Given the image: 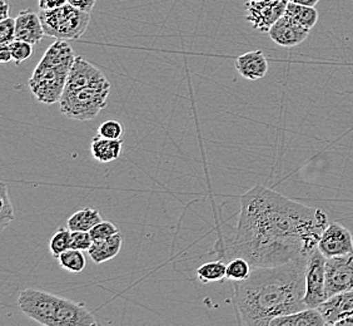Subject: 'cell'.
Segmentation results:
<instances>
[{
    "label": "cell",
    "mask_w": 353,
    "mask_h": 326,
    "mask_svg": "<svg viewBox=\"0 0 353 326\" xmlns=\"http://www.w3.org/2000/svg\"><path fill=\"white\" fill-rule=\"evenodd\" d=\"M328 224L326 212L319 207L254 186L241 196L237 227L222 249L223 258H245L252 269L282 265L310 255Z\"/></svg>",
    "instance_id": "6da1fadb"
},
{
    "label": "cell",
    "mask_w": 353,
    "mask_h": 326,
    "mask_svg": "<svg viewBox=\"0 0 353 326\" xmlns=\"http://www.w3.org/2000/svg\"><path fill=\"white\" fill-rule=\"evenodd\" d=\"M308 256L302 255L282 265L253 267L247 279L234 282L238 324L270 326L276 318L306 309Z\"/></svg>",
    "instance_id": "7a4b0ae2"
},
{
    "label": "cell",
    "mask_w": 353,
    "mask_h": 326,
    "mask_svg": "<svg viewBox=\"0 0 353 326\" xmlns=\"http://www.w3.org/2000/svg\"><path fill=\"white\" fill-rule=\"evenodd\" d=\"M18 305L21 313L41 325H98L94 315L84 304L64 299L50 292L26 289L18 298Z\"/></svg>",
    "instance_id": "3957f363"
},
{
    "label": "cell",
    "mask_w": 353,
    "mask_h": 326,
    "mask_svg": "<svg viewBox=\"0 0 353 326\" xmlns=\"http://www.w3.org/2000/svg\"><path fill=\"white\" fill-rule=\"evenodd\" d=\"M75 58L68 41L57 39L48 48L29 78V88L39 102L48 106L59 103Z\"/></svg>",
    "instance_id": "277c9868"
},
{
    "label": "cell",
    "mask_w": 353,
    "mask_h": 326,
    "mask_svg": "<svg viewBox=\"0 0 353 326\" xmlns=\"http://www.w3.org/2000/svg\"><path fill=\"white\" fill-rule=\"evenodd\" d=\"M110 82L65 88L59 101L61 112L75 121H90L107 107Z\"/></svg>",
    "instance_id": "5b68a950"
},
{
    "label": "cell",
    "mask_w": 353,
    "mask_h": 326,
    "mask_svg": "<svg viewBox=\"0 0 353 326\" xmlns=\"http://www.w3.org/2000/svg\"><path fill=\"white\" fill-rule=\"evenodd\" d=\"M41 24L47 37L61 41H77L90 24V13L83 12L70 4L50 10H41Z\"/></svg>",
    "instance_id": "8992f818"
},
{
    "label": "cell",
    "mask_w": 353,
    "mask_h": 326,
    "mask_svg": "<svg viewBox=\"0 0 353 326\" xmlns=\"http://www.w3.org/2000/svg\"><path fill=\"white\" fill-rule=\"evenodd\" d=\"M326 262L327 258L316 247L308 256L306 269V294L305 305L310 309H317L326 301Z\"/></svg>",
    "instance_id": "52a82bcc"
},
{
    "label": "cell",
    "mask_w": 353,
    "mask_h": 326,
    "mask_svg": "<svg viewBox=\"0 0 353 326\" xmlns=\"http://www.w3.org/2000/svg\"><path fill=\"white\" fill-rule=\"evenodd\" d=\"M287 0H247L245 19L259 32H267L285 13Z\"/></svg>",
    "instance_id": "ba28073f"
},
{
    "label": "cell",
    "mask_w": 353,
    "mask_h": 326,
    "mask_svg": "<svg viewBox=\"0 0 353 326\" xmlns=\"http://www.w3.org/2000/svg\"><path fill=\"white\" fill-rule=\"evenodd\" d=\"M353 290V253L327 258V299L340 292Z\"/></svg>",
    "instance_id": "9c48e42d"
},
{
    "label": "cell",
    "mask_w": 353,
    "mask_h": 326,
    "mask_svg": "<svg viewBox=\"0 0 353 326\" xmlns=\"http://www.w3.org/2000/svg\"><path fill=\"white\" fill-rule=\"evenodd\" d=\"M317 249L326 258L353 253L352 232L339 222H330L319 238Z\"/></svg>",
    "instance_id": "30bf717a"
},
{
    "label": "cell",
    "mask_w": 353,
    "mask_h": 326,
    "mask_svg": "<svg viewBox=\"0 0 353 326\" xmlns=\"http://www.w3.org/2000/svg\"><path fill=\"white\" fill-rule=\"evenodd\" d=\"M310 32V29L301 26L297 21H293L291 17L285 14L272 26L268 30V35L276 44L281 47L291 48L299 46L301 43L306 41Z\"/></svg>",
    "instance_id": "8fae6325"
},
{
    "label": "cell",
    "mask_w": 353,
    "mask_h": 326,
    "mask_svg": "<svg viewBox=\"0 0 353 326\" xmlns=\"http://www.w3.org/2000/svg\"><path fill=\"white\" fill-rule=\"evenodd\" d=\"M327 326H337L341 320L353 315V290L336 294L317 307Z\"/></svg>",
    "instance_id": "7c38bea8"
},
{
    "label": "cell",
    "mask_w": 353,
    "mask_h": 326,
    "mask_svg": "<svg viewBox=\"0 0 353 326\" xmlns=\"http://www.w3.org/2000/svg\"><path fill=\"white\" fill-rule=\"evenodd\" d=\"M46 32L39 14L32 10H23L15 18V39L38 44L44 38Z\"/></svg>",
    "instance_id": "4fadbf2b"
},
{
    "label": "cell",
    "mask_w": 353,
    "mask_h": 326,
    "mask_svg": "<svg viewBox=\"0 0 353 326\" xmlns=\"http://www.w3.org/2000/svg\"><path fill=\"white\" fill-rule=\"evenodd\" d=\"M234 66L238 75L248 81H257L265 78L270 64L262 50H252L236 58Z\"/></svg>",
    "instance_id": "5bb4252c"
},
{
    "label": "cell",
    "mask_w": 353,
    "mask_h": 326,
    "mask_svg": "<svg viewBox=\"0 0 353 326\" xmlns=\"http://www.w3.org/2000/svg\"><path fill=\"white\" fill-rule=\"evenodd\" d=\"M123 140H109L97 136L90 143V153L95 161L101 163L113 162L122 155Z\"/></svg>",
    "instance_id": "9a60e30c"
},
{
    "label": "cell",
    "mask_w": 353,
    "mask_h": 326,
    "mask_svg": "<svg viewBox=\"0 0 353 326\" xmlns=\"http://www.w3.org/2000/svg\"><path fill=\"white\" fill-rule=\"evenodd\" d=\"M270 326H327V324L319 309L306 307L296 313L272 320Z\"/></svg>",
    "instance_id": "2e32d148"
},
{
    "label": "cell",
    "mask_w": 353,
    "mask_h": 326,
    "mask_svg": "<svg viewBox=\"0 0 353 326\" xmlns=\"http://www.w3.org/2000/svg\"><path fill=\"white\" fill-rule=\"evenodd\" d=\"M122 233L118 232L114 236L107 238V240L94 241L89 247V256L93 260L94 264L101 265V264H104L109 260L116 258L117 255L122 250Z\"/></svg>",
    "instance_id": "e0dca14e"
},
{
    "label": "cell",
    "mask_w": 353,
    "mask_h": 326,
    "mask_svg": "<svg viewBox=\"0 0 353 326\" xmlns=\"http://www.w3.org/2000/svg\"><path fill=\"white\" fill-rule=\"evenodd\" d=\"M101 221L103 220L99 211L85 207L83 210L77 211L68 218L67 227L70 231H90Z\"/></svg>",
    "instance_id": "ac0fdd59"
},
{
    "label": "cell",
    "mask_w": 353,
    "mask_h": 326,
    "mask_svg": "<svg viewBox=\"0 0 353 326\" xmlns=\"http://www.w3.org/2000/svg\"><path fill=\"white\" fill-rule=\"evenodd\" d=\"M285 14L310 30L313 29L319 21V12L316 7H308L288 1Z\"/></svg>",
    "instance_id": "d6986e66"
},
{
    "label": "cell",
    "mask_w": 353,
    "mask_h": 326,
    "mask_svg": "<svg viewBox=\"0 0 353 326\" xmlns=\"http://www.w3.org/2000/svg\"><path fill=\"white\" fill-rule=\"evenodd\" d=\"M197 278L203 284L219 282L227 280V264L223 260L205 262L198 267Z\"/></svg>",
    "instance_id": "ffe728a7"
},
{
    "label": "cell",
    "mask_w": 353,
    "mask_h": 326,
    "mask_svg": "<svg viewBox=\"0 0 353 326\" xmlns=\"http://www.w3.org/2000/svg\"><path fill=\"white\" fill-rule=\"evenodd\" d=\"M58 260L61 267L73 274L82 272L87 266V258L83 251L75 249H69L67 251L63 252Z\"/></svg>",
    "instance_id": "44dd1931"
},
{
    "label": "cell",
    "mask_w": 353,
    "mask_h": 326,
    "mask_svg": "<svg viewBox=\"0 0 353 326\" xmlns=\"http://www.w3.org/2000/svg\"><path fill=\"white\" fill-rule=\"evenodd\" d=\"M70 244H72V231L68 227L67 229L61 227L58 229L49 240V251L52 252L54 258H58L63 252L70 249Z\"/></svg>",
    "instance_id": "7402d4cb"
},
{
    "label": "cell",
    "mask_w": 353,
    "mask_h": 326,
    "mask_svg": "<svg viewBox=\"0 0 353 326\" xmlns=\"http://www.w3.org/2000/svg\"><path fill=\"white\" fill-rule=\"evenodd\" d=\"M252 266L247 260L242 258H231L227 262V280L243 281L251 275Z\"/></svg>",
    "instance_id": "603a6c76"
},
{
    "label": "cell",
    "mask_w": 353,
    "mask_h": 326,
    "mask_svg": "<svg viewBox=\"0 0 353 326\" xmlns=\"http://www.w3.org/2000/svg\"><path fill=\"white\" fill-rule=\"evenodd\" d=\"M0 186H1V192H0V229L3 231L14 221V209L12 201H10V196L8 193L7 186H6V184H1Z\"/></svg>",
    "instance_id": "cb8c5ba5"
},
{
    "label": "cell",
    "mask_w": 353,
    "mask_h": 326,
    "mask_svg": "<svg viewBox=\"0 0 353 326\" xmlns=\"http://www.w3.org/2000/svg\"><path fill=\"white\" fill-rule=\"evenodd\" d=\"M9 47H10L13 61H15L17 66H21L23 61H27L33 55V44H30L28 41L15 39L9 44Z\"/></svg>",
    "instance_id": "d4e9b609"
},
{
    "label": "cell",
    "mask_w": 353,
    "mask_h": 326,
    "mask_svg": "<svg viewBox=\"0 0 353 326\" xmlns=\"http://www.w3.org/2000/svg\"><path fill=\"white\" fill-rule=\"evenodd\" d=\"M89 232H90V236L94 242V241H102V240L112 238L119 231H118L116 224H112L109 221H101L99 224H95L94 227Z\"/></svg>",
    "instance_id": "484cf974"
},
{
    "label": "cell",
    "mask_w": 353,
    "mask_h": 326,
    "mask_svg": "<svg viewBox=\"0 0 353 326\" xmlns=\"http://www.w3.org/2000/svg\"><path fill=\"white\" fill-rule=\"evenodd\" d=\"M98 135L109 140H122L123 124L114 119H109L103 122L98 128Z\"/></svg>",
    "instance_id": "4316f807"
},
{
    "label": "cell",
    "mask_w": 353,
    "mask_h": 326,
    "mask_svg": "<svg viewBox=\"0 0 353 326\" xmlns=\"http://www.w3.org/2000/svg\"><path fill=\"white\" fill-rule=\"evenodd\" d=\"M93 244V238L89 231H72V244L70 249L88 251L89 247Z\"/></svg>",
    "instance_id": "83f0119b"
},
{
    "label": "cell",
    "mask_w": 353,
    "mask_h": 326,
    "mask_svg": "<svg viewBox=\"0 0 353 326\" xmlns=\"http://www.w3.org/2000/svg\"><path fill=\"white\" fill-rule=\"evenodd\" d=\"M15 41V19L7 18L0 21V46L10 44Z\"/></svg>",
    "instance_id": "f1b7e54d"
},
{
    "label": "cell",
    "mask_w": 353,
    "mask_h": 326,
    "mask_svg": "<svg viewBox=\"0 0 353 326\" xmlns=\"http://www.w3.org/2000/svg\"><path fill=\"white\" fill-rule=\"evenodd\" d=\"M95 1L97 0H68L70 6L78 8L83 12H88V13H92V10L94 9Z\"/></svg>",
    "instance_id": "f546056e"
},
{
    "label": "cell",
    "mask_w": 353,
    "mask_h": 326,
    "mask_svg": "<svg viewBox=\"0 0 353 326\" xmlns=\"http://www.w3.org/2000/svg\"><path fill=\"white\" fill-rule=\"evenodd\" d=\"M38 4L41 10H50L68 4V0H39Z\"/></svg>",
    "instance_id": "4dcf8cb0"
},
{
    "label": "cell",
    "mask_w": 353,
    "mask_h": 326,
    "mask_svg": "<svg viewBox=\"0 0 353 326\" xmlns=\"http://www.w3.org/2000/svg\"><path fill=\"white\" fill-rule=\"evenodd\" d=\"M10 61H13V57H12L9 44L0 46V61L1 63H9Z\"/></svg>",
    "instance_id": "1f68e13d"
},
{
    "label": "cell",
    "mask_w": 353,
    "mask_h": 326,
    "mask_svg": "<svg viewBox=\"0 0 353 326\" xmlns=\"http://www.w3.org/2000/svg\"><path fill=\"white\" fill-rule=\"evenodd\" d=\"M9 12H10V6L6 0H1L0 1V21H4L9 18Z\"/></svg>",
    "instance_id": "d6a6232c"
},
{
    "label": "cell",
    "mask_w": 353,
    "mask_h": 326,
    "mask_svg": "<svg viewBox=\"0 0 353 326\" xmlns=\"http://www.w3.org/2000/svg\"><path fill=\"white\" fill-rule=\"evenodd\" d=\"M287 1L302 4V6H308V7H316L319 3V0H287Z\"/></svg>",
    "instance_id": "836d02e7"
},
{
    "label": "cell",
    "mask_w": 353,
    "mask_h": 326,
    "mask_svg": "<svg viewBox=\"0 0 353 326\" xmlns=\"http://www.w3.org/2000/svg\"><path fill=\"white\" fill-rule=\"evenodd\" d=\"M337 326H353V315L348 316L346 319L341 320Z\"/></svg>",
    "instance_id": "e575fe53"
}]
</instances>
